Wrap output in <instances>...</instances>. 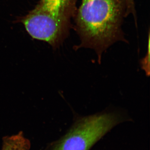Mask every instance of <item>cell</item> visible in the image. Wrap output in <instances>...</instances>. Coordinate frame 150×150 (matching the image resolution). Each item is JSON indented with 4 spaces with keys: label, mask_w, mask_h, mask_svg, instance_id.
Wrapping results in <instances>:
<instances>
[{
    "label": "cell",
    "mask_w": 150,
    "mask_h": 150,
    "mask_svg": "<svg viewBox=\"0 0 150 150\" xmlns=\"http://www.w3.org/2000/svg\"><path fill=\"white\" fill-rule=\"evenodd\" d=\"M74 20L80 43L75 50L90 48L99 64L104 52L118 41L127 42L122 29L126 17V0H81Z\"/></svg>",
    "instance_id": "1"
},
{
    "label": "cell",
    "mask_w": 150,
    "mask_h": 150,
    "mask_svg": "<svg viewBox=\"0 0 150 150\" xmlns=\"http://www.w3.org/2000/svg\"><path fill=\"white\" fill-rule=\"evenodd\" d=\"M79 0H40L33 9L19 20L33 39L59 48L73 28Z\"/></svg>",
    "instance_id": "2"
},
{
    "label": "cell",
    "mask_w": 150,
    "mask_h": 150,
    "mask_svg": "<svg viewBox=\"0 0 150 150\" xmlns=\"http://www.w3.org/2000/svg\"><path fill=\"white\" fill-rule=\"evenodd\" d=\"M124 117L115 112H105L78 118L53 150H89Z\"/></svg>",
    "instance_id": "3"
},
{
    "label": "cell",
    "mask_w": 150,
    "mask_h": 150,
    "mask_svg": "<svg viewBox=\"0 0 150 150\" xmlns=\"http://www.w3.org/2000/svg\"><path fill=\"white\" fill-rule=\"evenodd\" d=\"M30 146L29 141L20 132L16 135L5 137L2 150H29Z\"/></svg>",
    "instance_id": "4"
},
{
    "label": "cell",
    "mask_w": 150,
    "mask_h": 150,
    "mask_svg": "<svg viewBox=\"0 0 150 150\" xmlns=\"http://www.w3.org/2000/svg\"><path fill=\"white\" fill-rule=\"evenodd\" d=\"M149 45H148V54H147L146 56H145L144 58L143 59V60L141 61V65L142 69L144 70L146 72L147 75L149 76L150 73L149 69Z\"/></svg>",
    "instance_id": "5"
},
{
    "label": "cell",
    "mask_w": 150,
    "mask_h": 150,
    "mask_svg": "<svg viewBox=\"0 0 150 150\" xmlns=\"http://www.w3.org/2000/svg\"><path fill=\"white\" fill-rule=\"evenodd\" d=\"M126 15L132 14L134 17H136V9H135V3L134 0H126Z\"/></svg>",
    "instance_id": "6"
}]
</instances>
